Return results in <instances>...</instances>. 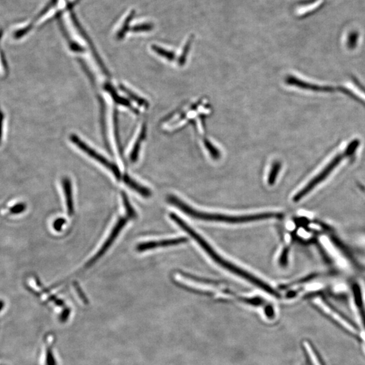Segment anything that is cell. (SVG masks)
Masks as SVG:
<instances>
[{
    "label": "cell",
    "instance_id": "cell-1",
    "mask_svg": "<svg viewBox=\"0 0 365 365\" xmlns=\"http://www.w3.org/2000/svg\"><path fill=\"white\" fill-rule=\"evenodd\" d=\"M170 217L173 221L176 222L177 224L181 229H183L185 232L187 233L196 242L200 245H201L202 248L204 249V250L210 256L214 262H216L218 265H219L220 267L223 268V269L228 270V271L231 273H234V275L239 276V277L243 278V279L246 280V281L249 282L251 284L255 285V286L258 287L262 290L265 291V292L268 293L271 296L275 297V298H280L279 293H278L277 291L270 286L269 284L265 283L262 280L259 279V278L255 277V275H251V274L248 273V272L245 271V270L241 269L239 267H237L236 265H234L230 262L227 261V260L220 257L218 254L216 252V251L210 246L209 243L206 242V241L204 238H202L199 234H197L193 229H191L188 224L185 223L184 221L180 217L174 213H171L170 214Z\"/></svg>",
    "mask_w": 365,
    "mask_h": 365
},
{
    "label": "cell",
    "instance_id": "cell-2",
    "mask_svg": "<svg viewBox=\"0 0 365 365\" xmlns=\"http://www.w3.org/2000/svg\"><path fill=\"white\" fill-rule=\"evenodd\" d=\"M169 203L177 206L179 210L185 214L191 216L195 219L205 220V221L222 222L226 223L238 224L245 223V222L259 221L271 218H282L283 214L276 213V212H265L252 215L231 216L226 214L208 213V212H201L193 209V208L187 205L184 202L179 200L174 195H169L168 198Z\"/></svg>",
    "mask_w": 365,
    "mask_h": 365
},
{
    "label": "cell",
    "instance_id": "cell-3",
    "mask_svg": "<svg viewBox=\"0 0 365 365\" xmlns=\"http://www.w3.org/2000/svg\"><path fill=\"white\" fill-rule=\"evenodd\" d=\"M305 298L312 300L313 304L316 307L317 310L320 311L324 316L346 333L349 334L350 336L355 338L358 341H365V337L362 333L363 332H362L361 329L353 321L350 320L346 315L335 308L320 292L310 293L305 296Z\"/></svg>",
    "mask_w": 365,
    "mask_h": 365
},
{
    "label": "cell",
    "instance_id": "cell-4",
    "mask_svg": "<svg viewBox=\"0 0 365 365\" xmlns=\"http://www.w3.org/2000/svg\"><path fill=\"white\" fill-rule=\"evenodd\" d=\"M359 145L360 142L358 139H354L350 142L344 152L335 156V158L332 159L331 161L320 173H319L316 176L313 177L301 190L299 191L294 195V198H293V201L294 203H298V202L302 201L305 196L308 195L313 189L316 188L319 184L323 183L331 174V173L339 166V164L344 158L354 155Z\"/></svg>",
    "mask_w": 365,
    "mask_h": 365
},
{
    "label": "cell",
    "instance_id": "cell-5",
    "mask_svg": "<svg viewBox=\"0 0 365 365\" xmlns=\"http://www.w3.org/2000/svg\"><path fill=\"white\" fill-rule=\"evenodd\" d=\"M71 140L73 142L74 144H75L78 148H80V150H81L82 151L86 152V153L88 154V156H90V157L94 158V159L96 160V161L101 163V164L104 165V166H106L107 169H108L109 170L112 171L113 174L115 175V176L116 177L117 179H121V174L120 170H119L118 166H117L116 164L109 162L106 158H104V156L98 153L96 150H94L93 148H91L90 146H89L88 144H86L85 142H82V140L80 139L79 137H77V135H71Z\"/></svg>",
    "mask_w": 365,
    "mask_h": 365
},
{
    "label": "cell",
    "instance_id": "cell-6",
    "mask_svg": "<svg viewBox=\"0 0 365 365\" xmlns=\"http://www.w3.org/2000/svg\"><path fill=\"white\" fill-rule=\"evenodd\" d=\"M351 290L356 313L363 328L365 336V302L361 287L357 282H353L352 284Z\"/></svg>",
    "mask_w": 365,
    "mask_h": 365
},
{
    "label": "cell",
    "instance_id": "cell-7",
    "mask_svg": "<svg viewBox=\"0 0 365 365\" xmlns=\"http://www.w3.org/2000/svg\"><path fill=\"white\" fill-rule=\"evenodd\" d=\"M127 221V220L125 218H121L119 219L118 222H117V224L115 226L114 229H113L112 233H111V234L109 236L108 239H107L106 242L102 245V248H101L98 254L91 260L90 262H89L88 266L93 265L95 262L98 261L102 256L104 255L105 252L108 250L109 247H110L113 242H115V239L118 237L119 233L121 232L122 229L125 227Z\"/></svg>",
    "mask_w": 365,
    "mask_h": 365
},
{
    "label": "cell",
    "instance_id": "cell-8",
    "mask_svg": "<svg viewBox=\"0 0 365 365\" xmlns=\"http://www.w3.org/2000/svg\"><path fill=\"white\" fill-rule=\"evenodd\" d=\"M187 241V238H179L162 240L160 241V242L142 243L137 245V249L139 251H144L148 250V249L157 248V247H167L171 246V245L181 244V243L186 242Z\"/></svg>",
    "mask_w": 365,
    "mask_h": 365
},
{
    "label": "cell",
    "instance_id": "cell-9",
    "mask_svg": "<svg viewBox=\"0 0 365 365\" xmlns=\"http://www.w3.org/2000/svg\"><path fill=\"white\" fill-rule=\"evenodd\" d=\"M104 88L105 90L110 94L111 97H112L113 100H114L117 104L127 107V108H129L130 110H132V112L135 113V114L139 113L135 108H134L133 107L131 106V103H130L129 100L123 98L122 96H119L115 89L112 86V85L106 83L104 86Z\"/></svg>",
    "mask_w": 365,
    "mask_h": 365
},
{
    "label": "cell",
    "instance_id": "cell-10",
    "mask_svg": "<svg viewBox=\"0 0 365 365\" xmlns=\"http://www.w3.org/2000/svg\"><path fill=\"white\" fill-rule=\"evenodd\" d=\"M63 184L64 191H65L66 203H67L68 214L69 216H72L74 213V204L71 180L66 177L63 179Z\"/></svg>",
    "mask_w": 365,
    "mask_h": 365
},
{
    "label": "cell",
    "instance_id": "cell-11",
    "mask_svg": "<svg viewBox=\"0 0 365 365\" xmlns=\"http://www.w3.org/2000/svg\"><path fill=\"white\" fill-rule=\"evenodd\" d=\"M146 131H147V127H146V124H144V125H142L139 137H138L137 139L136 140L133 147V150H132L131 154H130V160H131V162H135L137 160L140 148H141L142 142H144V140L145 139L146 137Z\"/></svg>",
    "mask_w": 365,
    "mask_h": 365
},
{
    "label": "cell",
    "instance_id": "cell-12",
    "mask_svg": "<svg viewBox=\"0 0 365 365\" xmlns=\"http://www.w3.org/2000/svg\"><path fill=\"white\" fill-rule=\"evenodd\" d=\"M53 337L52 335H49L45 340V352H44V364L45 365H55V360L52 352V345Z\"/></svg>",
    "mask_w": 365,
    "mask_h": 365
},
{
    "label": "cell",
    "instance_id": "cell-13",
    "mask_svg": "<svg viewBox=\"0 0 365 365\" xmlns=\"http://www.w3.org/2000/svg\"><path fill=\"white\" fill-rule=\"evenodd\" d=\"M123 180L125 181L126 184L129 185L131 189H133L135 191H137V192L139 193L140 195H142V196L148 198L151 195V192H150L149 189L142 186V185H140L139 184H138V183H136L135 181H133V179L130 178L128 175H125V176H124Z\"/></svg>",
    "mask_w": 365,
    "mask_h": 365
},
{
    "label": "cell",
    "instance_id": "cell-14",
    "mask_svg": "<svg viewBox=\"0 0 365 365\" xmlns=\"http://www.w3.org/2000/svg\"><path fill=\"white\" fill-rule=\"evenodd\" d=\"M120 88L131 100H133L134 102L139 104L140 106H143L146 108L149 107V103H148L145 99H143L141 98V97L137 96L135 93H133L132 91L130 90L129 89L126 88L125 86H120Z\"/></svg>",
    "mask_w": 365,
    "mask_h": 365
},
{
    "label": "cell",
    "instance_id": "cell-15",
    "mask_svg": "<svg viewBox=\"0 0 365 365\" xmlns=\"http://www.w3.org/2000/svg\"><path fill=\"white\" fill-rule=\"evenodd\" d=\"M282 169V163L279 161H275L272 165L271 171L269 175V179H268V183L270 185H273L275 183L277 175L280 172Z\"/></svg>",
    "mask_w": 365,
    "mask_h": 365
},
{
    "label": "cell",
    "instance_id": "cell-16",
    "mask_svg": "<svg viewBox=\"0 0 365 365\" xmlns=\"http://www.w3.org/2000/svg\"><path fill=\"white\" fill-rule=\"evenodd\" d=\"M152 49H153L157 54L164 58V59L168 60L169 61H173L175 59V54L173 51L167 50V49L158 47L157 45H152Z\"/></svg>",
    "mask_w": 365,
    "mask_h": 365
},
{
    "label": "cell",
    "instance_id": "cell-17",
    "mask_svg": "<svg viewBox=\"0 0 365 365\" xmlns=\"http://www.w3.org/2000/svg\"><path fill=\"white\" fill-rule=\"evenodd\" d=\"M204 146H205L206 149L207 150L208 152H209L210 156H211L213 159L218 160V158H220V152L219 150H218L217 148H216L215 146H214L213 144L209 141V140L204 139Z\"/></svg>",
    "mask_w": 365,
    "mask_h": 365
},
{
    "label": "cell",
    "instance_id": "cell-18",
    "mask_svg": "<svg viewBox=\"0 0 365 365\" xmlns=\"http://www.w3.org/2000/svg\"><path fill=\"white\" fill-rule=\"evenodd\" d=\"M193 36H191V38L189 39L188 41H187L186 44L183 47V52L181 53L180 57H179L178 64L179 66L184 65L186 63L187 55H188L189 51L190 50L191 43L193 42Z\"/></svg>",
    "mask_w": 365,
    "mask_h": 365
},
{
    "label": "cell",
    "instance_id": "cell-19",
    "mask_svg": "<svg viewBox=\"0 0 365 365\" xmlns=\"http://www.w3.org/2000/svg\"><path fill=\"white\" fill-rule=\"evenodd\" d=\"M122 195H123L124 206H125V210L126 211H127L128 216H129V217L131 218H135L136 212L135 210H134L133 208L132 207L131 204H130L129 200H128L127 199V195H126L125 193H122Z\"/></svg>",
    "mask_w": 365,
    "mask_h": 365
},
{
    "label": "cell",
    "instance_id": "cell-20",
    "mask_svg": "<svg viewBox=\"0 0 365 365\" xmlns=\"http://www.w3.org/2000/svg\"><path fill=\"white\" fill-rule=\"evenodd\" d=\"M264 315L267 320L272 321L275 318V311L273 305L268 304L265 305L263 308Z\"/></svg>",
    "mask_w": 365,
    "mask_h": 365
},
{
    "label": "cell",
    "instance_id": "cell-21",
    "mask_svg": "<svg viewBox=\"0 0 365 365\" xmlns=\"http://www.w3.org/2000/svg\"><path fill=\"white\" fill-rule=\"evenodd\" d=\"M358 40V34L356 32H352L348 35L347 40V45L348 48L353 49L357 45Z\"/></svg>",
    "mask_w": 365,
    "mask_h": 365
},
{
    "label": "cell",
    "instance_id": "cell-22",
    "mask_svg": "<svg viewBox=\"0 0 365 365\" xmlns=\"http://www.w3.org/2000/svg\"><path fill=\"white\" fill-rule=\"evenodd\" d=\"M113 121H114L115 137H116L117 143V144H118L119 152H120V154H123V151H122L121 149L120 138H119L118 118H117V113L116 110H115L114 112V117H113Z\"/></svg>",
    "mask_w": 365,
    "mask_h": 365
},
{
    "label": "cell",
    "instance_id": "cell-23",
    "mask_svg": "<svg viewBox=\"0 0 365 365\" xmlns=\"http://www.w3.org/2000/svg\"><path fill=\"white\" fill-rule=\"evenodd\" d=\"M25 208L26 206L24 204L18 203L11 206L10 211H11V213H14V214H18L25 210Z\"/></svg>",
    "mask_w": 365,
    "mask_h": 365
},
{
    "label": "cell",
    "instance_id": "cell-24",
    "mask_svg": "<svg viewBox=\"0 0 365 365\" xmlns=\"http://www.w3.org/2000/svg\"><path fill=\"white\" fill-rule=\"evenodd\" d=\"M288 247H286V248L284 249L283 252H282V254L281 257H280V265L283 266V267H284V266H286L287 265V263H288Z\"/></svg>",
    "mask_w": 365,
    "mask_h": 365
},
{
    "label": "cell",
    "instance_id": "cell-25",
    "mask_svg": "<svg viewBox=\"0 0 365 365\" xmlns=\"http://www.w3.org/2000/svg\"><path fill=\"white\" fill-rule=\"evenodd\" d=\"M66 220L63 218H58L53 222V228L57 232H61L64 224H65Z\"/></svg>",
    "mask_w": 365,
    "mask_h": 365
},
{
    "label": "cell",
    "instance_id": "cell-26",
    "mask_svg": "<svg viewBox=\"0 0 365 365\" xmlns=\"http://www.w3.org/2000/svg\"><path fill=\"white\" fill-rule=\"evenodd\" d=\"M317 1H318V0H302V1L300 2V4L301 5H311V4H314Z\"/></svg>",
    "mask_w": 365,
    "mask_h": 365
},
{
    "label": "cell",
    "instance_id": "cell-27",
    "mask_svg": "<svg viewBox=\"0 0 365 365\" xmlns=\"http://www.w3.org/2000/svg\"><path fill=\"white\" fill-rule=\"evenodd\" d=\"M4 307V303L2 302V301H0V311L2 310V308Z\"/></svg>",
    "mask_w": 365,
    "mask_h": 365
}]
</instances>
